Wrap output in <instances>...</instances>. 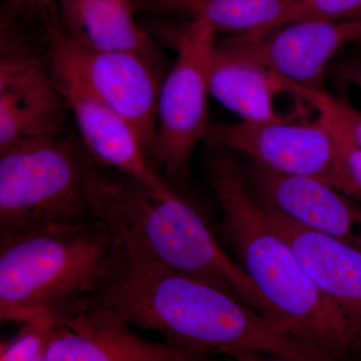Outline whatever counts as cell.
<instances>
[{
    "label": "cell",
    "instance_id": "cell-1",
    "mask_svg": "<svg viewBox=\"0 0 361 361\" xmlns=\"http://www.w3.org/2000/svg\"><path fill=\"white\" fill-rule=\"evenodd\" d=\"M90 304L106 306L133 327L158 332L183 353L234 351L301 361H341L282 331L219 287L147 260L123 245L118 265Z\"/></svg>",
    "mask_w": 361,
    "mask_h": 361
},
{
    "label": "cell",
    "instance_id": "cell-2",
    "mask_svg": "<svg viewBox=\"0 0 361 361\" xmlns=\"http://www.w3.org/2000/svg\"><path fill=\"white\" fill-rule=\"evenodd\" d=\"M204 172L219 203L221 233L276 316L279 329L341 361L361 355V334L323 294L252 193L234 152L208 145Z\"/></svg>",
    "mask_w": 361,
    "mask_h": 361
},
{
    "label": "cell",
    "instance_id": "cell-3",
    "mask_svg": "<svg viewBox=\"0 0 361 361\" xmlns=\"http://www.w3.org/2000/svg\"><path fill=\"white\" fill-rule=\"evenodd\" d=\"M101 167L87 191L94 219L110 226L123 245L141 257L219 287L278 327L274 311L238 262L223 250L196 204L171 184L156 189Z\"/></svg>",
    "mask_w": 361,
    "mask_h": 361
},
{
    "label": "cell",
    "instance_id": "cell-4",
    "mask_svg": "<svg viewBox=\"0 0 361 361\" xmlns=\"http://www.w3.org/2000/svg\"><path fill=\"white\" fill-rule=\"evenodd\" d=\"M123 250L118 233L97 219L0 237V318L58 320L89 305Z\"/></svg>",
    "mask_w": 361,
    "mask_h": 361
},
{
    "label": "cell",
    "instance_id": "cell-5",
    "mask_svg": "<svg viewBox=\"0 0 361 361\" xmlns=\"http://www.w3.org/2000/svg\"><path fill=\"white\" fill-rule=\"evenodd\" d=\"M99 166L73 137L0 149V237L94 219L87 191Z\"/></svg>",
    "mask_w": 361,
    "mask_h": 361
},
{
    "label": "cell",
    "instance_id": "cell-6",
    "mask_svg": "<svg viewBox=\"0 0 361 361\" xmlns=\"http://www.w3.org/2000/svg\"><path fill=\"white\" fill-rule=\"evenodd\" d=\"M185 21L175 28L177 58L161 84L149 156L178 182L187 179L195 149L206 141L210 127L209 68L218 40V33L206 21Z\"/></svg>",
    "mask_w": 361,
    "mask_h": 361
},
{
    "label": "cell",
    "instance_id": "cell-7",
    "mask_svg": "<svg viewBox=\"0 0 361 361\" xmlns=\"http://www.w3.org/2000/svg\"><path fill=\"white\" fill-rule=\"evenodd\" d=\"M295 118L210 123L206 142L282 174L322 180L361 203V190L349 173L334 126L319 115Z\"/></svg>",
    "mask_w": 361,
    "mask_h": 361
},
{
    "label": "cell",
    "instance_id": "cell-8",
    "mask_svg": "<svg viewBox=\"0 0 361 361\" xmlns=\"http://www.w3.org/2000/svg\"><path fill=\"white\" fill-rule=\"evenodd\" d=\"M45 44L59 49L85 84L134 130L151 156L164 78L160 56L127 51H97L78 44L63 30L54 4L39 14Z\"/></svg>",
    "mask_w": 361,
    "mask_h": 361
},
{
    "label": "cell",
    "instance_id": "cell-9",
    "mask_svg": "<svg viewBox=\"0 0 361 361\" xmlns=\"http://www.w3.org/2000/svg\"><path fill=\"white\" fill-rule=\"evenodd\" d=\"M13 16L1 26L0 149L61 135L68 106L47 63L23 44Z\"/></svg>",
    "mask_w": 361,
    "mask_h": 361
},
{
    "label": "cell",
    "instance_id": "cell-10",
    "mask_svg": "<svg viewBox=\"0 0 361 361\" xmlns=\"http://www.w3.org/2000/svg\"><path fill=\"white\" fill-rule=\"evenodd\" d=\"M360 40L357 18L295 21L260 35H228L218 42L293 84L325 90V73L337 52Z\"/></svg>",
    "mask_w": 361,
    "mask_h": 361
},
{
    "label": "cell",
    "instance_id": "cell-11",
    "mask_svg": "<svg viewBox=\"0 0 361 361\" xmlns=\"http://www.w3.org/2000/svg\"><path fill=\"white\" fill-rule=\"evenodd\" d=\"M47 44V65L71 111L80 142L102 167L116 171L156 189L170 185L149 164L134 130L87 87L59 49Z\"/></svg>",
    "mask_w": 361,
    "mask_h": 361
},
{
    "label": "cell",
    "instance_id": "cell-12",
    "mask_svg": "<svg viewBox=\"0 0 361 361\" xmlns=\"http://www.w3.org/2000/svg\"><path fill=\"white\" fill-rule=\"evenodd\" d=\"M244 170L262 205L301 227L361 249L360 202L322 180L282 174L252 161L244 164Z\"/></svg>",
    "mask_w": 361,
    "mask_h": 361
},
{
    "label": "cell",
    "instance_id": "cell-13",
    "mask_svg": "<svg viewBox=\"0 0 361 361\" xmlns=\"http://www.w3.org/2000/svg\"><path fill=\"white\" fill-rule=\"evenodd\" d=\"M175 349L140 336L106 306L89 304L56 320L47 361H170Z\"/></svg>",
    "mask_w": 361,
    "mask_h": 361
},
{
    "label": "cell",
    "instance_id": "cell-14",
    "mask_svg": "<svg viewBox=\"0 0 361 361\" xmlns=\"http://www.w3.org/2000/svg\"><path fill=\"white\" fill-rule=\"evenodd\" d=\"M262 206L270 222L291 244L320 290L361 334V249L301 227Z\"/></svg>",
    "mask_w": 361,
    "mask_h": 361
},
{
    "label": "cell",
    "instance_id": "cell-15",
    "mask_svg": "<svg viewBox=\"0 0 361 361\" xmlns=\"http://www.w3.org/2000/svg\"><path fill=\"white\" fill-rule=\"evenodd\" d=\"M68 35L97 51H127L159 56L153 40L135 20V0H56Z\"/></svg>",
    "mask_w": 361,
    "mask_h": 361
},
{
    "label": "cell",
    "instance_id": "cell-16",
    "mask_svg": "<svg viewBox=\"0 0 361 361\" xmlns=\"http://www.w3.org/2000/svg\"><path fill=\"white\" fill-rule=\"evenodd\" d=\"M210 97L244 122L285 120L274 106V97L281 92L274 73L216 44L209 68Z\"/></svg>",
    "mask_w": 361,
    "mask_h": 361
},
{
    "label": "cell",
    "instance_id": "cell-17",
    "mask_svg": "<svg viewBox=\"0 0 361 361\" xmlns=\"http://www.w3.org/2000/svg\"><path fill=\"white\" fill-rule=\"evenodd\" d=\"M293 0H135V9L202 20L216 32L255 35L286 23Z\"/></svg>",
    "mask_w": 361,
    "mask_h": 361
},
{
    "label": "cell",
    "instance_id": "cell-18",
    "mask_svg": "<svg viewBox=\"0 0 361 361\" xmlns=\"http://www.w3.org/2000/svg\"><path fill=\"white\" fill-rule=\"evenodd\" d=\"M277 80L282 92H288L300 103L308 104L311 110L336 126L361 149V111L345 99L329 94L326 90L301 87L278 75Z\"/></svg>",
    "mask_w": 361,
    "mask_h": 361
},
{
    "label": "cell",
    "instance_id": "cell-19",
    "mask_svg": "<svg viewBox=\"0 0 361 361\" xmlns=\"http://www.w3.org/2000/svg\"><path fill=\"white\" fill-rule=\"evenodd\" d=\"M54 325L51 318L21 323L13 336L0 343V361H47Z\"/></svg>",
    "mask_w": 361,
    "mask_h": 361
},
{
    "label": "cell",
    "instance_id": "cell-20",
    "mask_svg": "<svg viewBox=\"0 0 361 361\" xmlns=\"http://www.w3.org/2000/svg\"><path fill=\"white\" fill-rule=\"evenodd\" d=\"M361 18V0H303L295 2L286 23L308 20H351Z\"/></svg>",
    "mask_w": 361,
    "mask_h": 361
},
{
    "label": "cell",
    "instance_id": "cell-21",
    "mask_svg": "<svg viewBox=\"0 0 361 361\" xmlns=\"http://www.w3.org/2000/svg\"><path fill=\"white\" fill-rule=\"evenodd\" d=\"M329 73L342 84L351 85L361 90V58L338 61L329 66Z\"/></svg>",
    "mask_w": 361,
    "mask_h": 361
},
{
    "label": "cell",
    "instance_id": "cell-22",
    "mask_svg": "<svg viewBox=\"0 0 361 361\" xmlns=\"http://www.w3.org/2000/svg\"><path fill=\"white\" fill-rule=\"evenodd\" d=\"M338 137L344 161L348 166L349 173L353 176L356 185L361 190V149L356 147L348 135L343 133H339Z\"/></svg>",
    "mask_w": 361,
    "mask_h": 361
},
{
    "label": "cell",
    "instance_id": "cell-23",
    "mask_svg": "<svg viewBox=\"0 0 361 361\" xmlns=\"http://www.w3.org/2000/svg\"><path fill=\"white\" fill-rule=\"evenodd\" d=\"M54 1L56 0H6V13L23 18H35Z\"/></svg>",
    "mask_w": 361,
    "mask_h": 361
},
{
    "label": "cell",
    "instance_id": "cell-24",
    "mask_svg": "<svg viewBox=\"0 0 361 361\" xmlns=\"http://www.w3.org/2000/svg\"><path fill=\"white\" fill-rule=\"evenodd\" d=\"M228 356L234 361H301L287 360V358L276 357V356L266 355L262 353H250V351H234Z\"/></svg>",
    "mask_w": 361,
    "mask_h": 361
},
{
    "label": "cell",
    "instance_id": "cell-25",
    "mask_svg": "<svg viewBox=\"0 0 361 361\" xmlns=\"http://www.w3.org/2000/svg\"><path fill=\"white\" fill-rule=\"evenodd\" d=\"M215 355H195V353H183L175 349L174 355L170 361H220L214 357Z\"/></svg>",
    "mask_w": 361,
    "mask_h": 361
},
{
    "label": "cell",
    "instance_id": "cell-26",
    "mask_svg": "<svg viewBox=\"0 0 361 361\" xmlns=\"http://www.w3.org/2000/svg\"><path fill=\"white\" fill-rule=\"evenodd\" d=\"M293 1H295V2H300V1H303V0H293Z\"/></svg>",
    "mask_w": 361,
    "mask_h": 361
},
{
    "label": "cell",
    "instance_id": "cell-27",
    "mask_svg": "<svg viewBox=\"0 0 361 361\" xmlns=\"http://www.w3.org/2000/svg\"><path fill=\"white\" fill-rule=\"evenodd\" d=\"M356 44L360 45V47H361V40H360V42H358L357 44Z\"/></svg>",
    "mask_w": 361,
    "mask_h": 361
}]
</instances>
